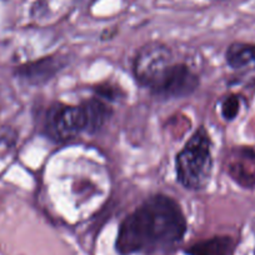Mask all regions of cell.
<instances>
[{
	"mask_svg": "<svg viewBox=\"0 0 255 255\" xmlns=\"http://www.w3.org/2000/svg\"><path fill=\"white\" fill-rule=\"evenodd\" d=\"M188 230L181 205L155 193L127 215L118 228L115 250L120 255H150L173 250Z\"/></svg>",
	"mask_w": 255,
	"mask_h": 255,
	"instance_id": "cell-1",
	"label": "cell"
},
{
	"mask_svg": "<svg viewBox=\"0 0 255 255\" xmlns=\"http://www.w3.org/2000/svg\"><path fill=\"white\" fill-rule=\"evenodd\" d=\"M176 181L184 189L200 191L208 188L214 170L213 140L204 125H200L183 148L176 153Z\"/></svg>",
	"mask_w": 255,
	"mask_h": 255,
	"instance_id": "cell-2",
	"label": "cell"
},
{
	"mask_svg": "<svg viewBox=\"0 0 255 255\" xmlns=\"http://www.w3.org/2000/svg\"><path fill=\"white\" fill-rule=\"evenodd\" d=\"M89 124L83 104L53 102L44 113L41 131L55 144H65L88 134Z\"/></svg>",
	"mask_w": 255,
	"mask_h": 255,
	"instance_id": "cell-3",
	"label": "cell"
},
{
	"mask_svg": "<svg viewBox=\"0 0 255 255\" xmlns=\"http://www.w3.org/2000/svg\"><path fill=\"white\" fill-rule=\"evenodd\" d=\"M199 87V74L188 63L178 61L175 58L156 75L146 90L155 99L166 102L190 97Z\"/></svg>",
	"mask_w": 255,
	"mask_h": 255,
	"instance_id": "cell-4",
	"label": "cell"
},
{
	"mask_svg": "<svg viewBox=\"0 0 255 255\" xmlns=\"http://www.w3.org/2000/svg\"><path fill=\"white\" fill-rule=\"evenodd\" d=\"M176 56L174 50L165 43L150 41L138 49L131 63V72L135 82L146 89L149 83Z\"/></svg>",
	"mask_w": 255,
	"mask_h": 255,
	"instance_id": "cell-5",
	"label": "cell"
},
{
	"mask_svg": "<svg viewBox=\"0 0 255 255\" xmlns=\"http://www.w3.org/2000/svg\"><path fill=\"white\" fill-rule=\"evenodd\" d=\"M69 63L70 58L67 54H49L16 67L14 75L19 82L29 87H44L67 69Z\"/></svg>",
	"mask_w": 255,
	"mask_h": 255,
	"instance_id": "cell-6",
	"label": "cell"
},
{
	"mask_svg": "<svg viewBox=\"0 0 255 255\" xmlns=\"http://www.w3.org/2000/svg\"><path fill=\"white\" fill-rule=\"evenodd\" d=\"M225 170L230 179L242 188H255L254 149L248 146L232 149L225 158Z\"/></svg>",
	"mask_w": 255,
	"mask_h": 255,
	"instance_id": "cell-7",
	"label": "cell"
},
{
	"mask_svg": "<svg viewBox=\"0 0 255 255\" xmlns=\"http://www.w3.org/2000/svg\"><path fill=\"white\" fill-rule=\"evenodd\" d=\"M82 104L88 117V124H89L88 134L89 135H94L98 131L102 130L114 114L112 104L95 97V95L83 100Z\"/></svg>",
	"mask_w": 255,
	"mask_h": 255,
	"instance_id": "cell-8",
	"label": "cell"
},
{
	"mask_svg": "<svg viewBox=\"0 0 255 255\" xmlns=\"http://www.w3.org/2000/svg\"><path fill=\"white\" fill-rule=\"evenodd\" d=\"M235 242L229 235H215L184 249L185 255H232Z\"/></svg>",
	"mask_w": 255,
	"mask_h": 255,
	"instance_id": "cell-9",
	"label": "cell"
},
{
	"mask_svg": "<svg viewBox=\"0 0 255 255\" xmlns=\"http://www.w3.org/2000/svg\"><path fill=\"white\" fill-rule=\"evenodd\" d=\"M225 61L232 69H255V44L232 43L225 50Z\"/></svg>",
	"mask_w": 255,
	"mask_h": 255,
	"instance_id": "cell-10",
	"label": "cell"
},
{
	"mask_svg": "<svg viewBox=\"0 0 255 255\" xmlns=\"http://www.w3.org/2000/svg\"><path fill=\"white\" fill-rule=\"evenodd\" d=\"M93 95L110 103H118L120 100L125 99V92L118 84H114L112 82H103L98 83L92 88Z\"/></svg>",
	"mask_w": 255,
	"mask_h": 255,
	"instance_id": "cell-11",
	"label": "cell"
},
{
	"mask_svg": "<svg viewBox=\"0 0 255 255\" xmlns=\"http://www.w3.org/2000/svg\"><path fill=\"white\" fill-rule=\"evenodd\" d=\"M242 100L237 94H229L220 102V114L225 122H233L239 115Z\"/></svg>",
	"mask_w": 255,
	"mask_h": 255,
	"instance_id": "cell-12",
	"label": "cell"
}]
</instances>
